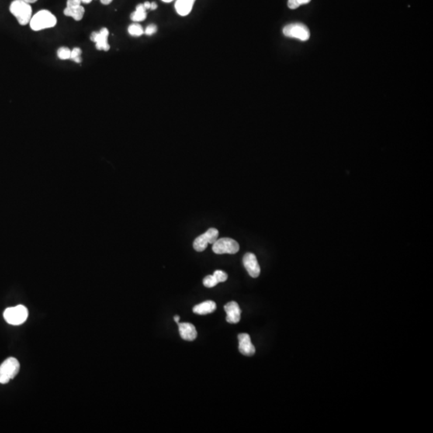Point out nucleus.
<instances>
[{"label": "nucleus", "instance_id": "nucleus-1", "mask_svg": "<svg viewBox=\"0 0 433 433\" xmlns=\"http://www.w3.org/2000/svg\"><path fill=\"white\" fill-rule=\"evenodd\" d=\"M57 19L56 17L47 10H42L38 11L36 15H33L31 19L30 26L32 30L41 31L47 28H53L56 26Z\"/></svg>", "mask_w": 433, "mask_h": 433}, {"label": "nucleus", "instance_id": "nucleus-2", "mask_svg": "<svg viewBox=\"0 0 433 433\" xmlns=\"http://www.w3.org/2000/svg\"><path fill=\"white\" fill-rule=\"evenodd\" d=\"M11 13L16 18L20 25L29 23L32 17V9L30 4L25 0H14L10 6Z\"/></svg>", "mask_w": 433, "mask_h": 433}, {"label": "nucleus", "instance_id": "nucleus-3", "mask_svg": "<svg viewBox=\"0 0 433 433\" xmlns=\"http://www.w3.org/2000/svg\"><path fill=\"white\" fill-rule=\"evenodd\" d=\"M19 361L16 358L11 357L8 358L0 365V383H8L11 379H13L19 373Z\"/></svg>", "mask_w": 433, "mask_h": 433}, {"label": "nucleus", "instance_id": "nucleus-4", "mask_svg": "<svg viewBox=\"0 0 433 433\" xmlns=\"http://www.w3.org/2000/svg\"><path fill=\"white\" fill-rule=\"evenodd\" d=\"M4 317L6 322L11 325H21L25 323L28 317V309L22 305L9 307L4 311Z\"/></svg>", "mask_w": 433, "mask_h": 433}, {"label": "nucleus", "instance_id": "nucleus-5", "mask_svg": "<svg viewBox=\"0 0 433 433\" xmlns=\"http://www.w3.org/2000/svg\"><path fill=\"white\" fill-rule=\"evenodd\" d=\"M284 36L286 37L295 38L301 41H306L310 39V31L308 28L301 22H295L286 25L283 28Z\"/></svg>", "mask_w": 433, "mask_h": 433}, {"label": "nucleus", "instance_id": "nucleus-6", "mask_svg": "<svg viewBox=\"0 0 433 433\" xmlns=\"http://www.w3.org/2000/svg\"><path fill=\"white\" fill-rule=\"evenodd\" d=\"M238 243L229 237L216 239V241L213 244V251L216 254H234L238 252Z\"/></svg>", "mask_w": 433, "mask_h": 433}, {"label": "nucleus", "instance_id": "nucleus-7", "mask_svg": "<svg viewBox=\"0 0 433 433\" xmlns=\"http://www.w3.org/2000/svg\"><path fill=\"white\" fill-rule=\"evenodd\" d=\"M219 230L215 228H210L206 233L197 237L194 242V248L198 252H202L206 250L209 244H213L219 237Z\"/></svg>", "mask_w": 433, "mask_h": 433}, {"label": "nucleus", "instance_id": "nucleus-8", "mask_svg": "<svg viewBox=\"0 0 433 433\" xmlns=\"http://www.w3.org/2000/svg\"><path fill=\"white\" fill-rule=\"evenodd\" d=\"M243 265L249 275L252 278H258L260 275V266L256 256L252 253H247L243 257Z\"/></svg>", "mask_w": 433, "mask_h": 433}, {"label": "nucleus", "instance_id": "nucleus-9", "mask_svg": "<svg viewBox=\"0 0 433 433\" xmlns=\"http://www.w3.org/2000/svg\"><path fill=\"white\" fill-rule=\"evenodd\" d=\"M109 32L107 28H104L100 32H93L91 35V40L95 42V47L98 50H103L108 52L110 49V46L108 43V38Z\"/></svg>", "mask_w": 433, "mask_h": 433}, {"label": "nucleus", "instance_id": "nucleus-10", "mask_svg": "<svg viewBox=\"0 0 433 433\" xmlns=\"http://www.w3.org/2000/svg\"><path fill=\"white\" fill-rule=\"evenodd\" d=\"M239 342V351L246 356H252L255 354V347L253 345L250 336L247 333H242L237 336Z\"/></svg>", "mask_w": 433, "mask_h": 433}, {"label": "nucleus", "instance_id": "nucleus-11", "mask_svg": "<svg viewBox=\"0 0 433 433\" xmlns=\"http://www.w3.org/2000/svg\"><path fill=\"white\" fill-rule=\"evenodd\" d=\"M226 312V321L229 323H237L241 320V309L234 301L226 303L224 306Z\"/></svg>", "mask_w": 433, "mask_h": 433}, {"label": "nucleus", "instance_id": "nucleus-12", "mask_svg": "<svg viewBox=\"0 0 433 433\" xmlns=\"http://www.w3.org/2000/svg\"><path fill=\"white\" fill-rule=\"evenodd\" d=\"M180 335L181 338L186 341H194L198 337L196 328L192 323H178Z\"/></svg>", "mask_w": 433, "mask_h": 433}, {"label": "nucleus", "instance_id": "nucleus-13", "mask_svg": "<svg viewBox=\"0 0 433 433\" xmlns=\"http://www.w3.org/2000/svg\"><path fill=\"white\" fill-rule=\"evenodd\" d=\"M196 0H177L175 4L176 11L181 16H186L190 13Z\"/></svg>", "mask_w": 433, "mask_h": 433}, {"label": "nucleus", "instance_id": "nucleus-14", "mask_svg": "<svg viewBox=\"0 0 433 433\" xmlns=\"http://www.w3.org/2000/svg\"><path fill=\"white\" fill-rule=\"evenodd\" d=\"M216 308V303L213 301L208 300L200 304L197 305L194 308L193 311L197 315L204 316V315L210 314L213 313Z\"/></svg>", "mask_w": 433, "mask_h": 433}, {"label": "nucleus", "instance_id": "nucleus-15", "mask_svg": "<svg viewBox=\"0 0 433 433\" xmlns=\"http://www.w3.org/2000/svg\"><path fill=\"white\" fill-rule=\"evenodd\" d=\"M84 8L82 6H77V7H67L64 9V14L66 16L73 18L77 21L81 20L84 15Z\"/></svg>", "mask_w": 433, "mask_h": 433}, {"label": "nucleus", "instance_id": "nucleus-16", "mask_svg": "<svg viewBox=\"0 0 433 433\" xmlns=\"http://www.w3.org/2000/svg\"><path fill=\"white\" fill-rule=\"evenodd\" d=\"M146 17H147V13L143 4L136 6V11L131 14V19L134 22H141L146 19Z\"/></svg>", "mask_w": 433, "mask_h": 433}, {"label": "nucleus", "instance_id": "nucleus-17", "mask_svg": "<svg viewBox=\"0 0 433 433\" xmlns=\"http://www.w3.org/2000/svg\"><path fill=\"white\" fill-rule=\"evenodd\" d=\"M128 32L133 36H140L145 33L144 29L139 23H133L128 28Z\"/></svg>", "mask_w": 433, "mask_h": 433}, {"label": "nucleus", "instance_id": "nucleus-18", "mask_svg": "<svg viewBox=\"0 0 433 433\" xmlns=\"http://www.w3.org/2000/svg\"><path fill=\"white\" fill-rule=\"evenodd\" d=\"M57 56L60 60H69L71 57V50L68 47H60L57 51Z\"/></svg>", "mask_w": 433, "mask_h": 433}, {"label": "nucleus", "instance_id": "nucleus-19", "mask_svg": "<svg viewBox=\"0 0 433 433\" xmlns=\"http://www.w3.org/2000/svg\"><path fill=\"white\" fill-rule=\"evenodd\" d=\"M311 0H288V8L290 9H296L300 6L309 4Z\"/></svg>", "mask_w": 433, "mask_h": 433}, {"label": "nucleus", "instance_id": "nucleus-20", "mask_svg": "<svg viewBox=\"0 0 433 433\" xmlns=\"http://www.w3.org/2000/svg\"><path fill=\"white\" fill-rule=\"evenodd\" d=\"M219 283L213 275H208L203 279L204 286L207 288L214 287Z\"/></svg>", "mask_w": 433, "mask_h": 433}, {"label": "nucleus", "instance_id": "nucleus-21", "mask_svg": "<svg viewBox=\"0 0 433 433\" xmlns=\"http://www.w3.org/2000/svg\"><path fill=\"white\" fill-rule=\"evenodd\" d=\"M81 53H82V51H81V49H79V47H75V49H73V50L71 51V57H70V59L74 60L76 63H81Z\"/></svg>", "mask_w": 433, "mask_h": 433}, {"label": "nucleus", "instance_id": "nucleus-22", "mask_svg": "<svg viewBox=\"0 0 433 433\" xmlns=\"http://www.w3.org/2000/svg\"><path fill=\"white\" fill-rule=\"evenodd\" d=\"M213 276L216 278V281L219 282H224L227 280L228 275L226 272L222 271H216L213 273Z\"/></svg>", "mask_w": 433, "mask_h": 433}, {"label": "nucleus", "instance_id": "nucleus-23", "mask_svg": "<svg viewBox=\"0 0 433 433\" xmlns=\"http://www.w3.org/2000/svg\"><path fill=\"white\" fill-rule=\"evenodd\" d=\"M157 31V26L155 25H150L146 28V30H145V33L148 36H151V35H153V34L156 33Z\"/></svg>", "mask_w": 433, "mask_h": 433}, {"label": "nucleus", "instance_id": "nucleus-24", "mask_svg": "<svg viewBox=\"0 0 433 433\" xmlns=\"http://www.w3.org/2000/svg\"><path fill=\"white\" fill-rule=\"evenodd\" d=\"M81 5V0H67V7H77Z\"/></svg>", "mask_w": 433, "mask_h": 433}, {"label": "nucleus", "instance_id": "nucleus-25", "mask_svg": "<svg viewBox=\"0 0 433 433\" xmlns=\"http://www.w3.org/2000/svg\"><path fill=\"white\" fill-rule=\"evenodd\" d=\"M101 2L104 5H108V4H110L112 2V0H101Z\"/></svg>", "mask_w": 433, "mask_h": 433}, {"label": "nucleus", "instance_id": "nucleus-26", "mask_svg": "<svg viewBox=\"0 0 433 433\" xmlns=\"http://www.w3.org/2000/svg\"><path fill=\"white\" fill-rule=\"evenodd\" d=\"M143 5H144L145 8H146V10L150 9V8H151V3L150 2L144 3Z\"/></svg>", "mask_w": 433, "mask_h": 433}, {"label": "nucleus", "instance_id": "nucleus-27", "mask_svg": "<svg viewBox=\"0 0 433 433\" xmlns=\"http://www.w3.org/2000/svg\"><path fill=\"white\" fill-rule=\"evenodd\" d=\"M157 8V4L156 3H151V8L150 9L151 10H156Z\"/></svg>", "mask_w": 433, "mask_h": 433}, {"label": "nucleus", "instance_id": "nucleus-28", "mask_svg": "<svg viewBox=\"0 0 433 433\" xmlns=\"http://www.w3.org/2000/svg\"><path fill=\"white\" fill-rule=\"evenodd\" d=\"M25 2L28 3V4H34V3L37 2L38 0H25Z\"/></svg>", "mask_w": 433, "mask_h": 433}, {"label": "nucleus", "instance_id": "nucleus-29", "mask_svg": "<svg viewBox=\"0 0 433 433\" xmlns=\"http://www.w3.org/2000/svg\"><path fill=\"white\" fill-rule=\"evenodd\" d=\"M180 317L178 316H174V321L177 323H179Z\"/></svg>", "mask_w": 433, "mask_h": 433}, {"label": "nucleus", "instance_id": "nucleus-30", "mask_svg": "<svg viewBox=\"0 0 433 433\" xmlns=\"http://www.w3.org/2000/svg\"><path fill=\"white\" fill-rule=\"evenodd\" d=\"M81 3H84V4H90V3L92 2V0H81Z\"/></svg>", "mask_w": 433, "mask_h": 433}, {"label": "nucleus", "instance_id": "nucleus-31", "mask_svg": "<svg viewBox=\"0 0 433 433\" xmlns=\"http://www.w3.org/2000/svg\"><path fill=\"white\" fill-rule=\"evenodd\" d=\"M162 1L164 3H171L172 1H174V0H162Z\"/></svg>", "mask_w": 433, "mask_h": 433}]
</instances>
